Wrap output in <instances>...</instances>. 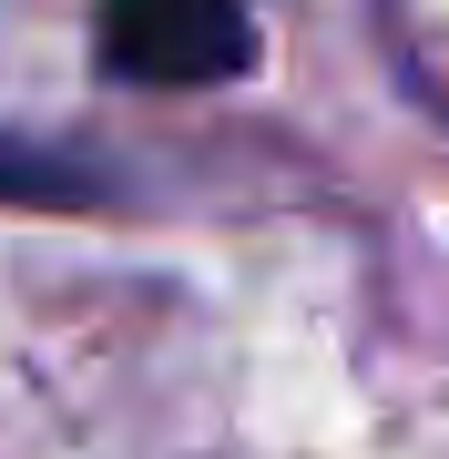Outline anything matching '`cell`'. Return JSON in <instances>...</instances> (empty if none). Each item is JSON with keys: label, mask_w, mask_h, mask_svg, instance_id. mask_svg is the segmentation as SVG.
Returning <instances> with one entry per match:
<instances>
[{"label": "cell", "mask_w": 449, "mask_h": 459, "mask_svg": "<svg viewBox=\"0 0 449 459\" xmlns=\"http://www.w3.org/2000/svg\"><path fill=\"white\" fill-rule=\"evenodd\" d=\"M102 184L82 164H62L51 143H11L0 133V204H92Z\"/></svg>", "instance_id": "cell-2"}, {"label": "cell", "mask_w": 449, "mask_h": 459, "mask_svg": "<svg viewBox=\"0 0 449 459\" xmlns=\"http://www.w3.org/2000/svg\"><path fill=\"white\" fill-rule=\"evenodd\" d=\"M255 11L246 0H102L92 11V62L143 92H204L255 72Z\"/></svg>", "instance_id": "cell-1"}]
</instances>
